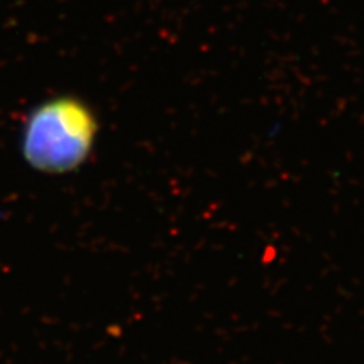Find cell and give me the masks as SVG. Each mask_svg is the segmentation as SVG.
Here are the masks:
<instances>
[{"mask_svg": "<svg viewBox=\"0 0 364 364\" xmlns=\"http://www.w3.org/2000/svg\"><path fill=\"white\" fill-rule=\"evenodd\" d=\"M99 135L96 111L82 97L61 95L43 100L23 123L20 149L26 164L46 175L82 167Z\"/></svg>", "mask_w": 364, "mask_h": 364, "instance_id": "cell-1", "label": "cell"}]
</instances>
